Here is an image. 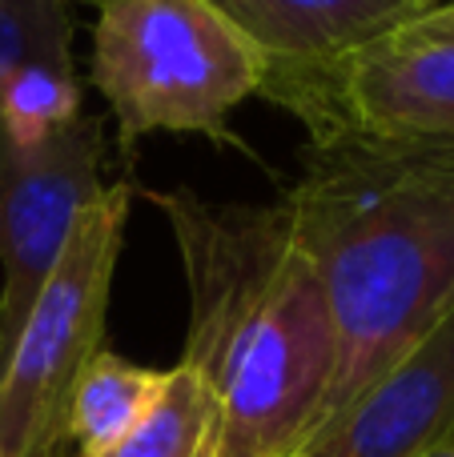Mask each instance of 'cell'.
I'll return each instance as SVG.
<instances>
[{
  "label": "cell",
  "mask_w": 454,
  "mask_h": 457,
  "mask_svg": "<svg viewBox=\"0 0 454 457\" xmlns=\"http://www.w3.org/2000/svg\"><path fill=\"white\" fill-rule=\"evenodd\" d=\"M282 205L334 329L318 442L454 309V149L322 137Z\"/></svg>",
  "instance_id": "obj_1"
},
{
  "label": "cell",
  "mask_w": 454,
  "mask_h": 457,
  "mask_svg": "<svg viewBox=\"0 0 454 457\" xmlns=\"http://www.w3.org/2000/svg\"><path fill=\"white\" fill-rule=\"evenodd\" d=\"M189 289L181 365L206 381L214 426L198 457H294L310 445L334 373L326 297L286 205L153 193Z\"/></svg>",
  "instance_id": "obj_2"
},
{
  "label": "cell",
  "mask_w": 454,
  "mask_h": 457,
  "mask_svg": "<svg viewBox=\"0 0 454 457\" xmlns=\"http://www.w3.org/2000/svg\"><path fill=\"white\" fill-rule=\"evenodd\" d=\"M88 77L129 153L149 133L230 145V112L262 93L265 64L206 0H101Z\"/></svg>",
  "instance_id": "obj_3"
},
{
  "label": "cell",
  "mask_w": 454,
  "mask_h": 457,
  "mask_svg": "<svg viewBox=\"0 0 454 457\" xmlns=\"http://www.w3.org/2000/svg\"><path fill=\"white\" fill-rule=\"evenodd\" d=\"M129 197V185H105L77 217L45 293L0 365V457H64L69 450L72 389L101 353Z\"/></svg>",
  "instance_id": "obj_4"
},
{
  "label": "cell",
  "mask_w": 454,
  "mask_h": 457,
  "mask_svg": "<svg viewBox=\"0 0 454 457\" xmlns=\"http://www.w3.org/2000/svg\"><path fill=\"white\" fill-rule=\"evenodd\" d=\"M265 96L306 120L310 141L370 137L454 149V45L402 32L318 72L262 85Z\"/></svg>",
  "instance_id": "obj_5"
},
{
  "label": "cell",
  "mask_w": 454,
  "mask_h": 457,
  "mask_svg": "<svg viewBox=\"0 0 454 457\" xmlns=\"http://www.w3.org/2000/svg\"><path fill=\"white\" fill-rule=\"evenodd\" d=\"M101 145V125L85 117L37 149L0 141V365L77 217L105 193Z\"/></svg>",
  "instance_id": "obj_6"
},
{
  "label": "cell",
  "mask_w": 454,
  "mask_h": 457,
  "mask_svg": "<svg viewBox=\"0 0 454 457\" xmlns=\"http://www.w3.org/2000/svg\"><path fill=\"white\" fill-rule=\"evenodd\" d=\"M454 434V309L374 381L318 442L314 457H415Z\"/></svg>",
  "instance_id": "obj_7"
},
{
  "label": "cell",
  "mask_w": 454,
  "mask_h": 457,
  "mask_svg": "<svg viewBox=\"0 0 454 457\" xmlns=\"http://www.w3.org/2000/svg\"><path fill=\"white\" fill-rule=\"evenodd\" d=\"M265 64V80L318 72L394 37L442 0H206ZM262 80V85H265Z\"/></svg>",
  "instance_id": "obj_8"
},
{
  "label": "cell",
  "mask_w": 454,
  "mask_h": 457,
  "mask_svg": "<svg viewBox=\"0 0 454 457\" xmlns=\"http://www.w3.org/2000/svg\"><path fill=\"white\" fill-rule=\"evenodd\" d=\"M169 370L133 365L125 357L101 353L85 365L69 405V442L77 457H113L137 434L165 394Z\"/></svg>",
  "instance_id": "obj_9"
},
{
  "label": "cell",
  "mask_w": 454,
  "mask_h": 457,
  "mask_svg": "<svg viewBox=\"0 0 454 457\" xmlns=\"http://www.w3.org/2000/svg\"><path fill=\"white\" fill-rule=\"evenodd\" d=\"M80 120L77 77L48 64H24L0 85V141L37 149Z\"/></svg>",
  "instance_id": "obj_10"
},
{
  "label": "cell",
  "mask_w": 454,
  "mask_h": 457,
  "mask_svg": "<svg viewBox=\"0 0 454 457\" xmlns=\"http://www.w3.org/2000/svg\"><path fill=\"white\" fill-rule=\"evenodd\" d=\"M24 64L72 72L69 0H0V85Z\"/></svg>",
  "instance_id": "obj_11"
},
{
  "label": "cell",
  "mask_w": 454,
  "mask_h": 457,
  "mask_svg": "<svg viewBox=\"0 0 454 457\" xmlns=\"http://www.w3.org/2000/svg\"><path fill=\"white\" fill-rule=\"evenodd\" d=\"M410 40H439V45H454V0H442L439 8L423 12L418 21H410L407 29H399Z\"/></svg>",
  "instance_id": "obj_12"
},
{
  "label": "cell",
  "mask_w": 454,
  "mask_h": 457,
  "mask_svg": "<svg viewBox=\"0 0 454 457\" xmlns=\"http://www.w3.org/2000/svg\"><path fill=\"white\" fill-rule=\"evenodd\" d=\"M415 457H454V434H450V437H442V442H439V445H431V450L415 453Z\"/></svg>",
  "instance_id": "obj_13"
},
{
  "label": "cell",
  "mask_w": 454,
  "mask_h": 457,
  "mask_svg": "<svg viewBox=\"0 0 454 457\" xmlns=\"http://www.w3.org/2000/svg\"><path fill=\"white\" fill-rule=\"evenodd\" d=\"M294 457H314V453H306V450H302V453H294Z\"/></svg>",
  "instance_id": "obj_14"
},
{
  "label": "cell",
  "mask_w": 454,
  "mask_h": 457,
  "mask_svg": "<svg viewBox=\"0 0 454 457\" xmlns=\"http://www.w3.org/2000/svg\"><path fill=\"white\" fill-rule=\"evenodd\" d=\"M113 457H121V453H113Z\"/></svg>",
  "instance_id": "obj_15"
}]
</instances>
